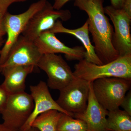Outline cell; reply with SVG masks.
I'll return each mask as SVG.
<instances>
[{
	"label": "cell",
	"mask_w": 131,
	"mask_h": 131,
	"mask_svg": "<svg viewBox=\"0 0 131 131\" xmlns=\"http://www.w3.org/2000/svg\"><path fill=\"white\" fill-rule=\"evenodd\" d=\"M104 0H75L74 6L86 13L95 52L103 64L119 57L113 45L114 30L104 11Z\"/></svg>",
	"instance_id": "cell-1"
},
{
	"label": "cell",
	"mask_w": 131,
	"mask_h": 131,
	"mask_svg": "<svg viewBox=\"0 0 131 131\" xmlns=\"http://www.w3.org/2000/svg\"><path fill=\"white\" fill-rule=\"evenodd\" d=\"M75 77L91 82L104 78L116 77L131 80V55L120 57L108 63L98 65L85 59L74 66Z\"/></svg>",
	"instance_id": "cell-2"
},
{
	"label": "cell",
	"mask_w": 131,
	"mask_h": 131,
	"mask_svg": "<svg viewBox=\"0 0 131 131\" xmlns=\"http://www.w3.org/2000/svg\"><path fill=\"white\" fill-rule=\"evenodd\" d=\"M131 80L116 77L104 78L93 82L95 98L99 103L108 111L120 106L127 92L130 88Z\"/></svg>",
	"instance_id": "cell-3"
},
{
	"label": "cell",
	"mask_w": 131,
	"mask_h": 131,
	"mask_svg": "<svg viewBox=\"0 0 131 131\" xmlns=\"http://www.w3.org/2000/svg\"><path fill=\"white\" fill-rule=\"evenodd\" d=\"M47 1L39 0L34 3L26 11L20 14H12L8 12L5 14L4 24L7 39L0 50V66L6 60L10 49L21 35L30 19L45 6Z\"/></svg>",
	"instance_id": "cell-4"
},
{
	"label": "cell",
	"mask_w": 131,
	"mask_h": 131,
	"mask_svg": "<svg viewBox=\"0 0 131 131\" xmlns=\"http://www.w3.org/2000/svg\"><path fill=\"white\" fill-rule=\"evenodd\" d=\"M34 102L30 94L26 92L9 95L1 114L6 126L19 131L30 116Z\"/></svg>",
	"instance_id": "cell-5"
},
{
	"label": "cell",
	"mask_w": 131,
	"mask_h": 131,
	"mask_svg": "<svg viewBox=\"0 0 131 131\" xmlns=\"http://www.w3.org/2000/svg\"><path fill=\"white\" fill-rule=\"evenodd\" d=\"M71 16L69 10L54 9L52 5L47 1L45 6L30 19L21 35L34 42L42 32L53 28L58 20L68 21Z\"/></svg>",
	"instance_id": "cell-6"
},
{
	"label": "cell",
	"mask_w": 131,
	"mask_h": 131,
	"mask_svg": "<svg viewBox=\"0 0 131 131\" xmlns=\"http://www.w3.org/2000/svg\"><path fill=\"white\" fill-rule=\"evenodd\" d=\"M37 67L47 74V84L51 89L60 91L76 78L65 60L56 54H43Z\"/></svg>",
	"instance_id": "cell-7"
},
{
	"label": "cell",
	"mask_w": 131,
	"mask_h": 131,
	"mask_svg": "<svg viewBox=\"0 0 131 131\" xmlns=\"http://www.w3.org/2000/svg\"><path fill=\"white\" fill-rule=\"evenodd\" d=\"M90 83L76 78L59 91L56 101L72 117L74 114L83 113L88 104Z\"/></svg>",
	"instance_id": "cell-8"
},
{
	"label": "cell",
	"mask_w": 131,
	"mask_h": 131,
	"mask_svg": "<svg viewBox=\"0 0 131 131\" xmlns=\"http://www.w3.org/2000/svg\"><path fill=\"white\" fill-rule=\"evenodd\" d=\"M104 11L113 25L115 49L119 57L131 55V18L122 9L115 8L111 5L104 7Z\"/></svg>",
	"instance_id": "cell-9"
},
{
	"label": "cell",
	"mask_w": 131,
	"mask_h": 131,
	"mask_svg": "<svg viewBox=\"0 0 131 131\" xmlns=\"http://www.w3.org/2000/svg\"><path fill=\"white\" fill-rule=\"evenodd\" d=\"M42 56L34 42L21 35L10 49L6 60L0 66V70L18 66L37 67Z\"/></svg>",
	"instance_id": "cell-10"
},
{
	"label": "cell",
	"mask_w": 131,
	"mask_h": 131,
	"mask_svg": "<svg viewBox=\"0 0 131 131\" xmlns=\"http://www.w3.org/2000/svg\"><path fill=\"white\" fill-rule=\"evenodd\" d=\"M30 89L34 102V108L30 116L19 131L27 130L31 127L33 122L38 116L49 110H57L71 116L54 100L46 83L41 81L37 85L31 86Z\"/></svg>",
	"instance_id": "cell-11"
},
{
	"label": "cell",
	"mask_w": 131,
	"mask_h": 131,
	"mask_svg": "<svg viewBox=\"0 0 131 131\" xmlns=\"http://www.w3.org/2000/svg\"><path fill=\"white\" fill-rule=\"evenodd\" d=\"M34 42L42 55L62 53L69 61H79L84 59L86 55L84 47H68L59 40L55 34L49 30L42 32Z\"/></svg>",
	"instance_id": "cell-12"
},
{
	"label": "cell",
	"mask_w": 131,
	"mask_h": 131,
	"mask_svg": "<svg viewBox=\"0 0 131 131\" xmlns=\"http://www.w3.org/2000/svg\"><path fill=\"white\" fill-rule=\"evenodd\" d=\"M108 111L98 102L94 94L93 82L90 84L88 100L86 110L83 113L73 115V117L84 121L88 131H107V117Z\"/></svg>",
	"instance_id": "cell-13"
},
{
	"label": "cell",
	"mask_w": 131,
	"mask_h": 131,
	"mask_svg": "<svg viewBox=\"0 0 131 131\" xmlns=\"http://www.w3.org/2000/svg\"><path fill=\"white\" fill-rule=\"evenodd\" d=\"M35 67L33 66H18L1 70L5 77L2 86L9 95L24 92L26 78L32 73Z\"/></svg>",
	"instance_id": "cell-14"
},
{
	"label": "cell",
	"mask_w": 131,
	"mask_h": 131,
	"mask_svg": "<svg viewBox=\"0 0 131 131\" xmlns=\"http://www.w3.org/2000/svg\"><path fill=\"white\" fill-rule=\"evenodd\" d=\"M49 31L54 34H67L74 36L81 41L86 50L84 59L88 62L98 65L103 64L96 55L94 47L90 40L88 20L81 27L73 29L66 28L61 20H59L56 21L53 28Z\"/></svg>",
	"instance_id": "cell-15"
},
{
	"label": "cell",
	"mask_w": 131,
	"mask_h": 131,
	"mask_svg": "<svg viewBox=\"0 0 131 131\" xmlns=\"http://www.w3.org/2000/svg\"><path fill=\"white\" fill-rule=\"evenodd\" d=\"M131 116L119 108L108 111L107 131H131Z\"/></svg>",
	"instance_id": "cell-16"
},
{
	"label": "cell",
	"mask_w": 131,
	"mask_h": 131,
	"mask_svg": "<svg viewBox=\"0 0 131 131\" xmlns=\"http://www.w3.org/2000/svg\"><path fill=\"white\" fill-rule=\"evenodd\" d=\"M62 113L55 110L43 113L36 118L31 127L39 131H57L58 124Z\"/></svg>",
	"instance_id": "cell-17"
},
{
	"label": "cell",
	"mask_w": 131,
	"mask_h": 131,
	"mask_svg": "<svg viewBox=\"0 0 131 131\" xmlns=\"http://www.w3.org/2000/svg\"><path fill=\"white\" fill-rule=\"evenodd\" d=\"M57 131H88L87 124L83 121L74 118L62 113L58 124Z\"/></svg>",
	"instance_id": "cell-18"
},
{
	"label": "cell",
	"mask_w": 131,
	"mask_h": 131,
	"mask_svg": "<svg viewBox=\"0 0 131 131\" xmlns=\"http://www.w3.org/2000/svg\"><path fill=\"white\" fill-rule=\"evenodd\" d=\"M120 106L124 109V111L126 112L131 116V91H129L122 100Z\"/></svg>",
	"instance_id": "cell-19"
},
{
	"label": "cell",
	"mask_w": 131,
	"mask_h": 131,
	"mask_svg": "<svg viewBox=\"0 0 131 131\" xmlns=\"http://www.w3.org/2000/svg\"><path fill=\"white\" fill-rule=\"evenodd\" d=\"M27 0H0V12L5 15L7 12L8 7L13 3L17 2H23Z\"/></svg>",
	"instance_id": "cell-20"
},
{
	"label": "cell",
	"mask_w": 131,
	"mask_h": 131,
	"mask_svg": "<svg viewBox=\"0 0 131 131\" xmlns=\"http://www.w3.org/2000/svg\"><path fill=\"white\" fill-rule=\"evenodd\" d=\"M9 95L0 85V114H1L5 108Z\"/></svg>",
	"instance_id": "cell-21"
},
{
	"label": "cell",
	"mask_w": 131,
	"mask_h": 131,
	"mask_svg": "<svg viewBox=\"0 0 131 131\" xmlns=\"http://www.w3.org/2000/svg\"><path fill=\"white\" fill-rule=\"evenodd\" d=\"M4 16L0 12V41L3 40V37L6 35V30L4 24Z\"/></svg>",
	"instance_id": "cell-22"
},
{
	"label": "cell",
	"mask_w": 131,
	"mask_h": 131,
	"mask_svg": "<svg viewBox=\"0 0 131 131\" xmlns=\"http://www.w3.org/2000/svg\"><path fill=\"white\" fill-rule=\"evenodd\" d=\"M122 9L131 18V0H125Z\"/></svg>",
	"instance_id": "cell-23"
},
{
	"label": "cell",
	"mask_w": 131,
	"mask_h": 131,
	"mask_svg": "<svg viewBox=\"0 0 131 131\" xmlns=\"http://www.w3.org/2000/svg\"><path fill=\"white\" fill-rule=\"evenodd\" d=\"M71 0H54V3L53 6L54 9L59 10L61 9L62 7L66 4Z\"/></svg>",
	"instance_id": "cell-24"
},
{
	"label": "cell",
	"mask_w": 131,
	"mask_h": 131,
	"mask_svg": "<svg viewBox=\"0 0 131 131\" xmlns=\"http://www.w3.org/2000/svg\"><path fill=\"white\" fill-rule=\"evenodd\" d=\"M125 0H110L111 6L117 9H122Z\"/></svg>",
	"instance_id": "cell-25"
},
{
	"label": "cell",
	"mask_w": 131,
	"mask_h": 131,
	"mask_svg": "<svg viewBox=\"0 0 131 131\" xmlns=\"http://www.w3.org/2000/svg\"><path fill=\"white\" fill-rule=\"evenodd\" d=\"M0 131H17L6 126L4 124H0Z\"/></svg>",
	"instance_id": "cell-26"
},
{
	"label": "cell",
	"mask_w": 131,
	"mask_h": 131,
	"mask_svg": "<svg viewBox=\"0 0 131 131\" xmlns=\"http://www.w3.org/2000/svg\"><path fill=\"white\" fill-rule=\"evenodd\" d=\"M26 131H39L38 130L37 128H35V127H31L30 129H28Z\"/></svg>",
	"instance_id": "cell-27"
},
{
	"label": "cell",
	"mask_w": 131,
	"mask_h": 131,
	"mask_svg": "<svg viewBox=\"0 0 131 131\" xmlns=\"http://www.w3.org/2000/svg\"><path fill=\"white\" fill-rule=\"evenodd\" d=\"M4 43H5V40H4L0 41V50L1 49V47H2L3 45L4 44Z\"/></svg>",
	"instance_id": "cell-28"
},
{
	"label": "cell",
	"mask_w": 131,
	"mask_h": 131,
	"mask_svg": "<svg viewBox=\"0 0 131 131\" xmlns=\"http://www.w3.org/2000/svg\"><path fill=\"white\" fill-rule=\"evenodd\" d=\"M1 70H0V74H1Z\"/></svg>",
	"instance_id": "cell-29"
}]
</instances>
